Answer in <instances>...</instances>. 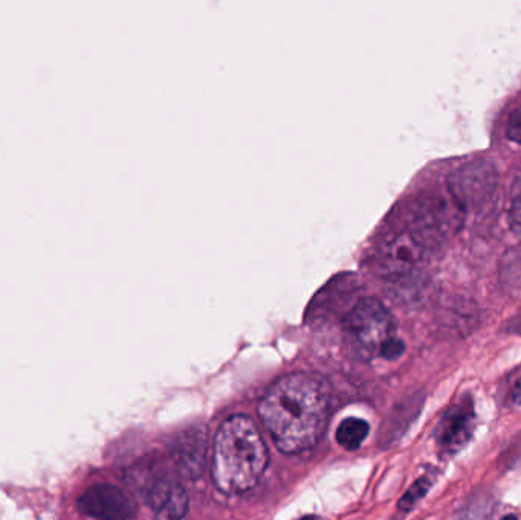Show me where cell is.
I'll return each instance as SVG.
<instances>
[{"label":"cell","instance_id":"ac0fdd59","mask_svg":"<svg viewBox=\"0 0 521 520\" xmlns=\"http://www.w3.org/2000/svg\"><path fill=\"white\" fill-rule=\"evenodd\" d=\"M500 520H518V517L515 514H508V516H503Z\"/></svg>","mask_w":521,"mask_h":520},{"label":"cell","instance_id":"5bb4252c","mask_svg":"<svg viewBox=\"0 0 521 520\" xmlns=\"http://www.w3.org/2000/svg\"><path fill=\"white\" fill-rule=\"evenodd\" d=\"M506 135L512 142L521 145V104L509 116Z\"/></svg>","mask_w":521,"mask_h":520},{"label":"cell","instance_id":"52a82bcc","mask_svg":"<svg viewBox=\"0 0 521 520\" xmlns=\"http://www.w3.org/2000/svg\"><path fill=\"white\" fill-rule=\"evenodd\" d=\"M476 403L470 392L459 395L436 424L433 438L444 458H453L473 440L476 432Z\"/></svg>","mask_w":521,"mask_h":520},{"label":"cell","instance_id":"8fae6325","mask_svg":"<svg viewBox=\"0 0 521 520\" xmlns=\"http://www.w3.org/2000/svg\"><path fill=\"white\" fill-rule=\"evenodd\" d=\"M497 501L490 493H474L465 501L453 520H491L496 514Z\"/></svg>","mask_w":521,"mask_h":520},{"label":"cell","instance_id":"277c9868","mask_svg":"<svg viewBox=\"0 0 521 520\" xmlns=\"http://www.w3.org/2000/svg\"><path fill=\"white\" fill-rule=\"evenodd\" d=\"M462 216L450 194H426L413 203L407 229L430 251L461 229Z\"/></svg>","mask_w":521,"mask_h":520},{"label":"cell","instance_id":"7a4b0ae2","mask_svg":"<svg viewBox=\"0 0 521 520\" xmlns=\"http://www.w3.org/2000/svg\"><path fill=\"white\" fill-rule=\"evenodd\" d=\"M269 464L266 441L252 418L232 415L218 427L212 481L224 495H243L263 478Z\"/></svg>","mask_w":521,"mask_h":520},{"label":"cell","instance_id":"e0dca14e","mask_svg":"<svg viewBox=\"0 0 521 520\" xmlns=\"http://www.w3.org/2000/svg\"><path fill=\"white\" fill-rule=\"evenodd\" d=\"M509 331H512V333L521 334V315H518L517 318L512 319L511 324H509Z\"/></svg>","mask_w":521,"mask_h":520},{"label":"cell","instance_id":"2e32d148","mask_svg":"<svg viewBox=\"0 0 521 520\" xmlns=\"http://www.w3.org/2000/svg\"><path fill=\"white\" fill-rule=\"evenodd\" d=\"M500 458H502L500 461H502L506 467H512L517 461L521 460V435H518V437L512 441L511 446L503 452Z\"/></svg>","mask_w":521,"mask_h":520},{"label":"cell","instance_id":"3957f363","mask_svg":"<svg viewBox=\"0 0 521 520\" xmlns=\"http://www.w3.org/2000/svg\"><path fill=\"white\" fill-rule=\"evenodd\" d=\"M345 333L351 347L365 359L381 357L386 345L398 338L394 315L375 298L360 299L349 310Z\"/></svg>","mask_w":521,"mask_h":520},{"label":"cell","instance_id":"d6986e66","mask_svg":"<svg viewBox=\"0 0 521 520\" xmlns=\"http://www.w3.org/2000/svg\"><path fill=\"white\" fill-rule=\"evenodd\" d=\"M298 520H322V517H319V516H305V517H302V519H298Z\"/></svg>","mask_w":521,"mask_h":520},{"label":"cell","instance_id":"4fadbf2b","mask_svg":"<svg viewBox=\"0 0 521 520\" xmlns=\"http://www.w3.org/2000/svg\"><path fill=\"white\" fill-rule=\"evenodd\" d=\"M433 482L429 476H422L419 478L412 487L404 493L403 498L400 499V510L410 511L422 498H426L427 493L430 492V488H432Z\"/></svg>","mask_w":521,"mask_h":520},{"label":"cell","instance_id":"9c48e42d","mask_svg":"<svg viewBox=\"0 0 521 520\" xmlns=\"http://www.w3.org/2000/svg\"><path fill=\"white\" fill-rule=\"evenodd\" d=\"M145 502L154 511V520H182L189 510L185 487L173 481L154 482Z\"/></svg>","mask_w":521,"mask_h":520},{"label":"cell","instance_id":"9a60e30c","mask_svg":"<svg viewBox=\"0 0 521 520\" xmlns=\"http://www.w3.org/2000/svg\"><path fill=\"white\" fill-rule=\"evenodd\" d=\"M509 226L517 237L521 238V193L512 200L509 209Z\"/></svg>","mask_w":521,"mask_h":520},{"label":"cell","instance_id":"8992f818","mask_svg":"<svg viewBox=\"0 0 521 520\" xmlns=\"http://www.w3.org/2000/svg\"><path fill=\"white\" fill-rule=\"evenodd\" d=\"M499 183L496 167L486 159H474L448 176V194L462 212L480 208L493 196Z\"/></svg>","mask_w":521,"mask_h":520},{"label":"cell","instance_id":"30bf717a","mask_svg":"<svg viewBox=\"0 0 521 520\" xmlns=\"http://www.w3.org/2000/svg\"><path fill=\"white\" fill-rule=\"evenodd\" d=\"M369 431H371V426L368 421L357 417L345 418L337 427L336 440L343 449L352 452V450L362 447L368 438Z\"/></svg>","mask_w":521,"mask_h":520},{"label":"cell","instance_id":"6da1fadb","mask_svg":"<svg viewBox=\"0 0 521 520\" xmlns=\"http://www.w3.org/2000/svg\"><path fill=\"white\" fill-rule=\"evenodd\" d=\"M331 391L316 374L293 373L270 386L258 414L275 446L295 455L319 443L330 418Z\"/></svg>","mask_w":521,"mask_h":520},{"label":"cell","instance_id":"5b68a950","mask_svg":"<svg viewBox=\"0 0 521 520\" xmlns=\"http://www.w3.org/2000/svg\"><path fill=\"white\" fill-rule=\"evenodd\" d=\"M429 249L409 229L397 232L381 243L375 254V270L392 283L412 278L426 260Z\"/></svg>","mask_w":521,"mask_h":520},{"label":"cell","instance_id":"7c38bea8","mask_svg":"<svg viewBox=\"0 0 521 520\" xmlns=\"http://www.w3.org/2000/svg\"><path fill=\"white\" fill-rule=\"evenodd\" d=\"M500 403L505 408H520L521 406V365L512 370L500 385Z\"/></svg>","mask_w":521,"mask_h":520},{"label":"cell","instance_id":"ba28073f","mask_svg":"<svg viewBox=\"0 0 521 520\" xmlns=\"http://www.w3.org/2000/svg\"><path fill=\"white\" fill-rule=\"evenodd\" d=\"M78 508L86 516L98 520H132L138 507L130 495L112 484H96L78 499Z\"/></svg>","mask_w":521,"mask_h":520}]
</instances>
